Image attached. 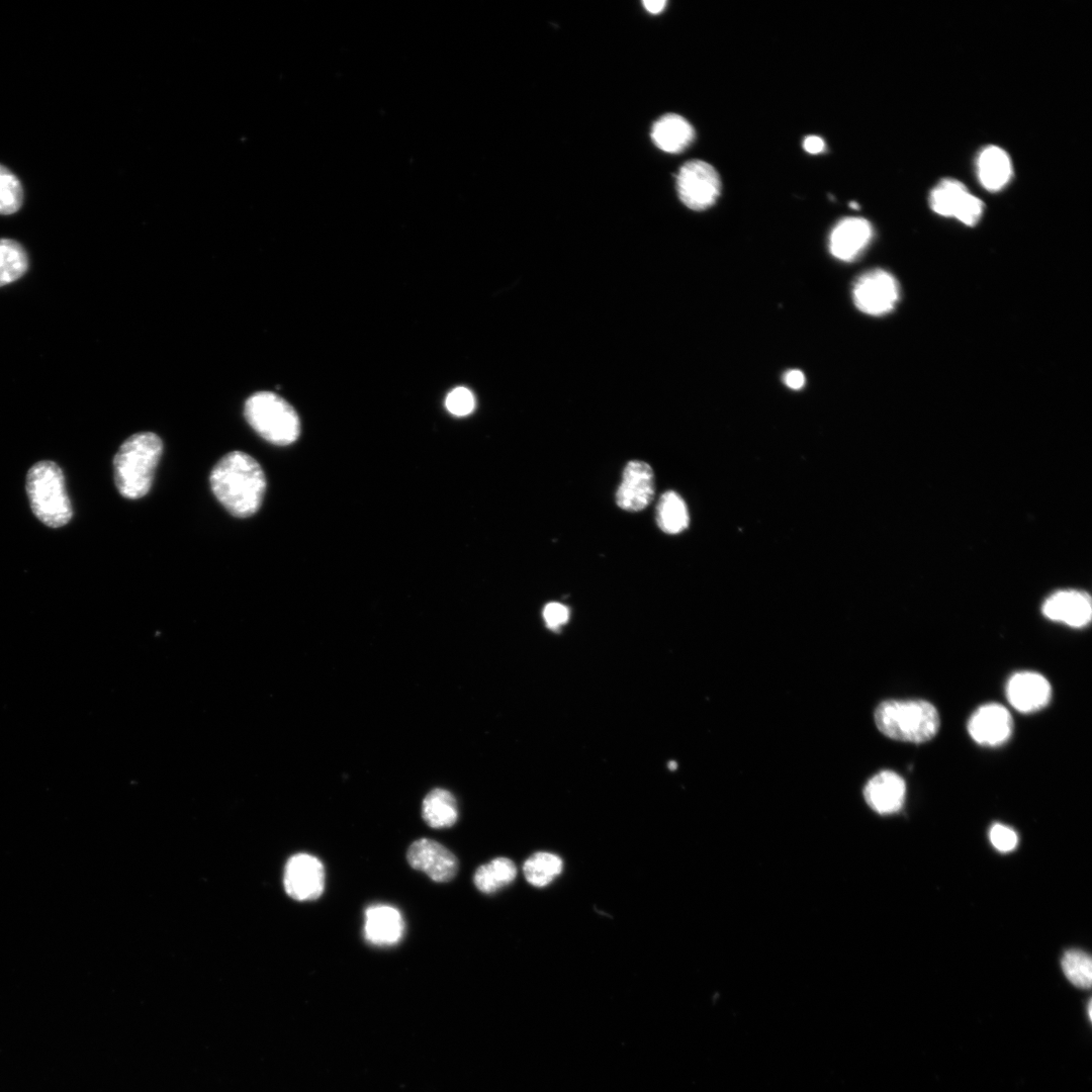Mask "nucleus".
<instances>
[{
	"instance_id": "412c9836",
	"label": "nucleus",
	"mask_w": 1092,
	"mask_h": 1092,
	"mask_svg": "<svg viewBox=\"0 0 1092 1092\" xmlns=\"http://www.w3.org/2000/svg\"><path fill=\"white\" fill-rule=\"evenodd\" d=\"M516 876V864L510 858L496 857L476 870L473 882L480 892L492 894L510 885Z\"/></svg>"
},
{
	"instance_id": "f3484780",
	"label": "nucleus",
	"mask_w": 1092,
	"mask_h": 1092,
	"mask_svg": "<svg viewBox=\"0 0 1092 1092\" xmlns=\"http://www.w3.org/2000/svg\"><path fill=\"white\" fill-rule=\"evenodd\" d=\"M906 784L895 771L883 770L869 780L863 789L867 804L886 815L899 811L904 803Z\"/></svg>"
},
{
	"instance_id": "c85d7f7f",
	"label": "nucleus",
	"mask_w": 1092,
	"mask_h": 1092,
	"mask_svg": "<svg viewBox=\"0 0 1092 1092\" xmlns=\"http://www.w3.org/2000/svg\"><path fill=\"white\" fill-rule=\"evenodd\" d=\"M543 618L550 629L556 630L568 621L569 610L560 603L552 602L545 606Z\"/></svg>"
},
{
	"instance_id": "473e14b6",
	"label": "nucleus",
	"mask_w": 1092,
	"mask_h": 1092,
	"mask_svg": "<svg viewBox=\"0 0 1092 1092\" xmlns=\"http://www.w3.org/2000/svg\"><path fill=\"white\" fill-rule=\"evenodd\" d=\"M849 205H850V207L858 208V204L855 203V202H850Z\"/></svg>"
},
{
	"instance_id": "7c9ffc66",
	"label": "nucleus",
	"mask_w": 1092,
	"mask_h": 1092,
	"mask_svg": "<svg viewBox=\"0 0 1092 1092\" xmlns=\"http://www.w3.org/2000/svg\"><path fill=\"white\" fill-rule=\"evenodd\" d=\"M803 147L810 154H819L825 150V143L818 135H808L803 142Z\"/></svg>"
},
{
	"instance_id": "cd10ccee",
	"label": "nucleus",
	"mask_w": 1092,
	"mask_h": 1092,
	"mask_svg": "<svg viewBox=\"0 0 1092 1092\" xmlns=\"http://www.w3.org/2000/svg\"><path fill=\"white\" fill-rule=\"evenodd\" d=\"M993 846L1002 852L1013 850L1018 842V837L1013 829L1003 824H994L989 832Z\"/></svg>"
},
{
	"instance_id": "f8f14e48",
	"label": "nucleus",
	"mask_w": 1092,
	"mask_h": 1092,
	"mask_svg": "<svg viewBox=\"0 0 1092 1092\" xmlns=\"http://www.w3.org/2000/svg\"><path fill=\"white\" fill-rule=\"evenodd\" d=\"M653 495L654 474L651 466L640 460L628 462L617 489V505L622 510L638 512L651 503Z\"/></svg>"
},
{
	"instance_id": "bb28decb",
	"label": "nucleus",
	"mask_w": 1092,
	"mask_h": 1092,
	"mask_svg": "<svg viewBox=\"0 0 1092 1092\" xmlns=\"http://www.w3.org/2000/svg\"><path fill=\"white\" fill-rule=\"evenodd\" d=\"M446 408L456 417H464L471 414L475 407V399L472 392L466 387L452 389L445 400Z\"/></svg>"
},
{
	"instance_id": "423d86ee",
	"label": "nucleus",
	"mask_w": 1092,
	"mask_h": 1092,
	"mask_svg": "<svg viewBox=\"0 0 1092 1092\" xmlns=\"http://www.w3.org/2000/svg\"><path fill=\"white\" fill-rule=\"evenodd\" d=\"M676 190L681 202L693 210L712 206L721 192V181L716 169L702 160L685 163L676 176Z\"/></svg>"
},
{
	"instance_id": "9d476101",
	"label": "nucleus",
	"mask_w": 1092,
	"mask_h": 1092,
	"mask_svg": "<svg viewBox=\"0 0 1092 1092\" xmlns=\"http://www.w3.org/2000/svg\"><path fill=\"white\" fill-rule=\"evenodd\" d=\"M406 859L413 869L438 883L451 881L458 871V860L453 852L429 838L414 841L406 851Z\"/></svg>"
},
{
	"instance_id": "4468645a",
	"label": "nucleus",
	"mask_w": 1092,
	"mask_h": 1092,
	"mask_svg": "<svg viewBox=\"0 0 1092 1092\" xmlns=\"http://www.w3.org/2000/svg\"><path fill=\"white\" fill-rule=\"evenodd\" d=\"M873 235L872 224L866 218L845 217L830 233L829 251L838 260L854 261L870 245Z\"/></svg>"
},
{
	"instance_id": "39448f33",
	"label": "nucleus",
	"mask_w": 1092,
	"mask_h": 1092,
	"mask_svg": "<svg viewBox=\"0 0 1092 1092\" xmlns=\"http://www.w3.org/2000/svg\"><path fill=\"white\" fill-rule=\"evenodd\" d=\"M245 417L250 426L274 445H289L300 433L295 410L281 396L271 391L252 394L245 403Z\"/></svg>"
},
{
	"instance_id": "20e7f679",
	"label": "nucleus",
	"mask_w": 1092,
	"mask_h": 1092,
	"mask_svg": "<svg viewBox=\"0 0 1092 1092\" xmlns=\"http://www.w3.org/2000/svg\"><path fill=\"white\" fill-rule=\"evenodd\" d=\"M26 492L33 514L42 524L59 528L70 522L72 506L57 463L43 460L32 465L26 475Z\"/></svg>"
},
{
	"instance_id": "2eb2a0df",
	"label": "nucleus",
	"mask_w": 1092,
	"mask_h": 1092,
	"mask_svg": "<svg viewBox=\"0 0 1092 1092\" xmlns=\"http://www.w3.org/2000/svg\"><path fill=\"white\" fill-rule=\"evenodd\" d=\"M1042 614L1052 621L1082 628L1091 620V599L1083 592L1060 590L1045 600Z\"/></svg>"
},
{
	"instance_id": "a211bd4d",
	"label": "nucleus",
	"mask_w": 1092,
	"mask_h": 1092,
	"mask_svg": "<svg viewBox=\"0 0 1092 1092\" xmlns=\"http://www.w3.org/2000/svg\"><path fill=\"white\" fill-rule=\"evenodd\" d=\"M650 135L654 145L661 151L679 153L693 143L695 130L682 116L667 113L653 123Z\"/></svg>"
},
{
	"instance_id": "f03ea898",
	"label": "nucleus",
	"mask_w": 1092,
	"mask_h": 1092,
	"mask_svg": "<svg viewBox=\"0 0 1092 1092\" xmlns=\"http://www.w3.org/2000/svg\"><path fill=\"white\" fill-rule=\"evenodd\" d=\"M162 450L161 439L152 432L136 433L121 444L113 466L115 484L122 496L136 499L149 492Z\"/></svg>"
},
{
	"instance_id": "7ed1b4c3",
	"label": "nucleus",
	"mask_w": 1092,
	"mask_h": 1092,
	"mask_svg": "<svg viewBox=\"0 0 1092 1092\" xmlns=\"http://www.w3.org/2000/svg\"><path fill=\"white\" fill-rule=\"evenodd\" d=\"M875 723L887 737L922 743L935 736L940 720L936 708L924 700H888L875 711Z\"/></svg>"
},
{
	"instance_id": "c756f323",
	"label": "nucleus",
	"mask_w": 1092,
	"mask_h": 1092,
	"mask_svg": "<svg viewBox=\"0 0 1092 1092\" xmlns=\"http://www.w3.org/2000/svg\"><path fill=\"white\" fill-rule=\"evenodd\" d=\"M784 382L792 389H800L805 384V376L801 370L792 369L785 373Z\"/></svg>"
},
{
	"instance_id": "6e6552de",
	"label": "nucleus",
	"mask_w": 1092,
	"mask_h": 1092,
	"mask_svg": "<svg viewBox=\"0 0 1092 1092\" xmlns=\"http://www.w3.org/2000/svg\"><path fill=\"white\" fill-rule=\"evenodd\" d=\"M929 203L937 214L954 217L967 225L976 224L984 210L983 202L954 179L941 180L931 190Z\"/></svg>"
},
{
	"instance_id": "b1692460",
	"label": "nucleus",
	"mask_w": 1092,
	"mask_h": 1092,
	"mask_svg": "<svg viewBox=\"0 0 1092 1092\" xmlns=\"http://www.w3.org/2000/svg\"><path fill=\"white\" fill-rule=\"evenodd\" d=\"M28 267V258L22 246L10 239H0V286L21 277Z\"/></svg>"
},
{
	"instance_id": "a878e982",
	"label": "nucleus",
	"mask_w": 1092,
	"mask_h": 1092,
	"mask_svg": "<svg viewBox=\"0 0 1092 1092\" xmlns=\"http://www.w3.org/2000/svg\"><path fill=\"white\" fill-rule=\"evenodd\" d=\"M23 201V190L18 178L0 165V214L16 212Z\"/></svg>"
},
{
	"instance_id": "1a4fd4ad",
	"label": "nucleus",
	"mask_w": 1092,
	"mask_h": 1092,
	"mask_svg": "<svg viewBox=\"0 0 1092 1092\" xmlns=\"http://www.w3.org/2000/svg\"><path fill=\"white\" fill-rule=\"evenodd\" d=\"M283 884L288 896L294 900L311 901L320 898L325 889L323 862L308 853L290 856L285 864Z\"/></svg>"
},
{
	"instance_id": "5701e85b",
	"label": "nucleus",
	"mask_w": 1092,
	"mask_h": 1092,
	"mask_svg": "<svg viewBox=\"0 0 1092 1092\" xmlns=\"http://www.w3.org/2000/svg\"><path fill=\"white\" fill-rule=\"evenodd\" d=\"M561 858L550 852H536L524 863L526 880L535 887L549 885L562 871Z\"/></svg>"
},
{
	"instance_id": "0eeeda50",
	"label": "nucleus",
	"mask_w": 1092,
	"mask_h": 1092,
	"mask_svg": "<svg viewBox=\"0 0 1092 1092\" xmlns=\"http://www.w3.org/2000/svg\"><path fill=\"white\" fill-rule=\"evenodd\" d=\"M899 296L898 281L883 269L864 272L852 286V299L856 308L870 315L890 312L896 306Z\"/></svg>"
},
{
	"instance_id": "9b49d317",
	"label": "nucleus",
	"mask_w": 1092,
	"mask_h": 1092,
	"mask_svg": "<svg viewBox=\"0 0 1092 1092\" xmlns=\"http://www.w3.org/2000/svg\"><path fill=\"white\" fill-rule=\"evenodd\" d=\"M968 732L980 745L998 746L1012 734L1013 721L1009 711L997 703L979 707L968 721Z\"/></svg>"
},
{
	"instance_id": "4be33fe9",
	"label": "nucleus",
	"mask_w": 1092,
	"mask_h": 1092,
	"mask_svg": "<svg viewBox=\"0 0 1092 1092\" xmlns=\"http://www.w3.org/2000/svg\"><path fill=\"white\" fill-rule=\"evenodd\" d=\"M658 527L667 534H678L689 526V512L685 500L674 491L664 492L657 504Z\"/></svg>"
},
{
	"instance_id": "2f4dec72",
	"label": "nucleus",
	"mask_w": 1092,
	"mask_h": 1092,
	"mask_svg": "<svg viewBox=\"0 0 1092 1092\" xmlns=\"http://www.w3.org/2000/svg\"><path fill=\"white\" fill-rule=\"evenodd\" d=\"M642 3L644 5V8L652 14H657L661 12L666 5V1L664 0H646Z\"/></svg>"
},
{
	"instance_id": "ddd939ff",
	"label": "nucleus",
	"mask_w": 1092,
	"mask_h": 1092,
	"mask_svg": "<svg viewBox=\"0 0 1092 1092\" xmlns=\"http://www.w3.org/2000/svg\"><path fill=\"white\" fill-rule=\"evenodd\" d=\"M1009 704L1021 713L1036 712L1044 708L1052 697V687L1040 673L1020 671L1014 673L1006 685Z\"/></svg>"
},
{
	"instance_id": "aec40b11",
	"label": "nucleus",
	"mask_w": 1092,
	"mask_h": 1092,
	"mask_svg": "<svg viewBox=\"0 0 1092 1092\" xmlns=\"http://www.w3.org/2000/svg\"><path fill=\"white\" fill-rule=\"evenodd\" d=\"M422 816L432 828H447L455 824L458 808L454 796L444 789H434L422 804Z\"/></svg>"
},
{
	"instance_id": "393cba45",
	"label": "nucleus",
	"mask_w": 1092,
	"mask_h": 1092,
	"mask_svg": "<svg viewBox=\"0 0 1092 1092\" xmlns=\"http://www.w3.org/2000/svg\"><path fill=\"white\" fill-rule=\"evenodd\" d=\"M1062 969L1067 979L1076 987L1089 989L1092 981V961L1088 953L1070 949L1062 958Z\"/></svg>"
},
{
	"instance_id": "f257e3e1",
	"label": "nucleus",
	"mask_w": 1092,
	"mask_h": 1092,
	"mask_svg": "<svg viewBox=\"0 0 1092 1092\" xmlns=\"http://www.w3.org/2000/svg\"><path fill=\"white\" fill-rule=\"evenodd\" d=\"M209 481L213 494L231 515L247 518L260 509L266 478L260 464L249 454H225L212 468Z\"/></svg>"
},
{
	"instance_id": "dca6fc26",
	"label": "nucleus",
	"mask_w": 1092,
	"mask_h": 1092,
	"mask_svg": "<svg viewBox=\"0 0 1092 1092\" xmlns=\"http://www.w3.org/2000/svg\"><path fill=\"white\" fill-rule=\"evenodd\" d=\"M404 921L393 906L374 904L365 910L364 936L378 946L396 944L403 936Z\"/></svg>"
},
{
	"instance_id": "6ab92c4d",
	"label": "nucleus",
	"mask_w": 1092,
	"mask_h": 1092,
	"mask_svg": "<svg viewBox=\"0 0 1092 1092\" xmlns=\"http://www.w3.org/2000/svg\"><path fill=\"white\" fill-rule=\"evenodd\" d=\"M978 177L989 191L1002 189L1012 175V164L1008 154L997 146L984 148L977 160Z\"/></svg>"
}]
</instances>
